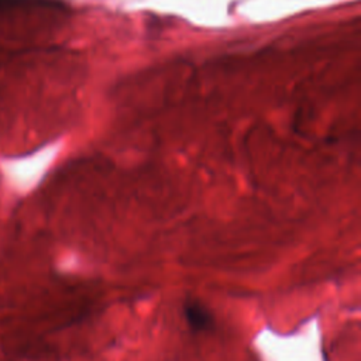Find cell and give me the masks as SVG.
Here are the masks:
<instances>
[{
    "mask_svg": "<svg viewBox=\"0 0 361 361\" xmlns=\"http://www.w3.org/2000/svg\"><path fill=\"white\" fill-rule=\"evenodd\" d=\"M21 1H39V3H48L49 0H0V6H7V4H18Z\"/></svg>",
    "mask_w": 361,
    "mask_h": 361,
    "instance_id": "obj_2",
    "label": "cell"
},
{
    "mask_svg": "<svg viewBox=\"0 0 361 361\" xmlns=\"http://www.w3.org/2000/svg\"><path fill=\"white\" fill-rule=\"evenodd\" d=\"M183 313L189 326L195 330L203 331V330L212 329L214 324L213 314L202 303H197V302L188 303L183 309Z\"/></svg>",
    "mask_w": 361,
    "mask_h": 361,
    "instance_id": "obj_1",
    "label": "cell"
}]
</instances>
